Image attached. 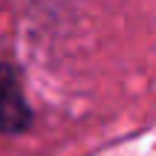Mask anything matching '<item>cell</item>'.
<instances>
[{"label": "cell", "mask_w": 156, "mask_h": 156, "mask_svg": "<svg viewBox=\"0 0 156 156\" xmlns=\"http://www.w3.org/2000/svg\"><path fill=\"white\" fill-rule=\"evenodd\" d=\"M32 124V107L23 95V81L12 64H0V133H23Z\"/></svg>", "instance_id": "6da1fadb"}]
</instances>
